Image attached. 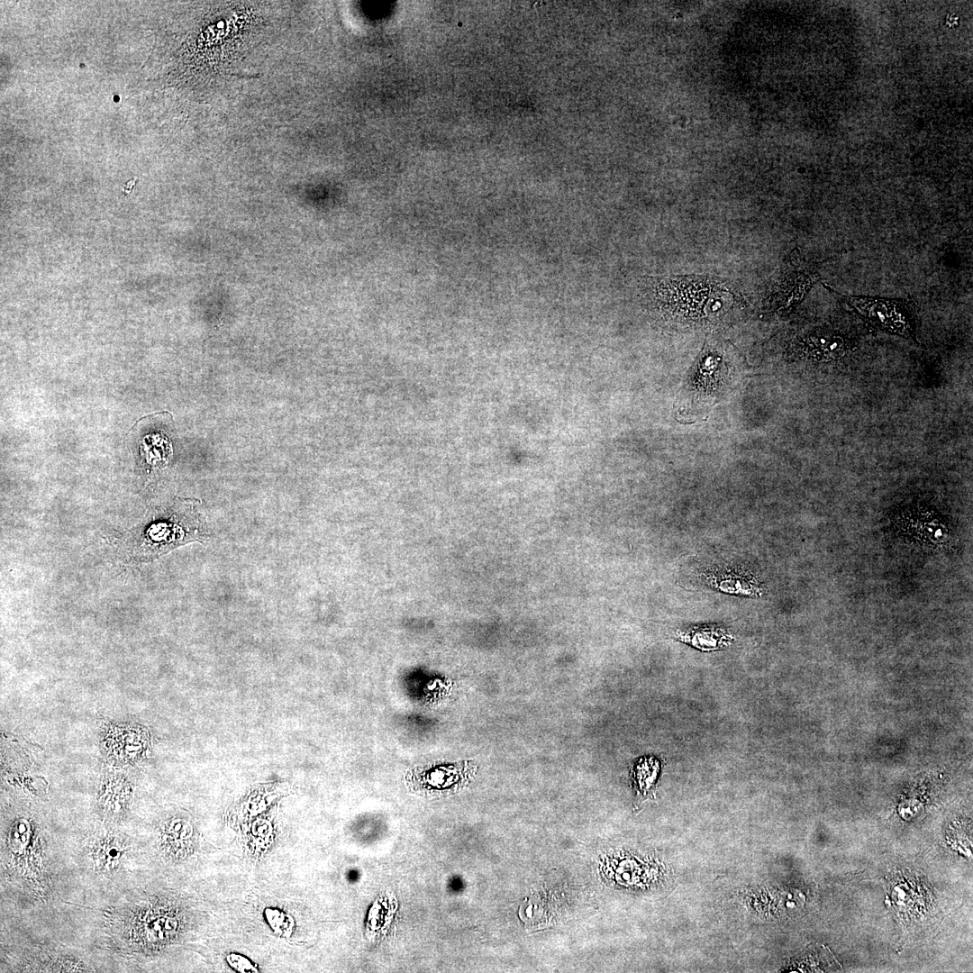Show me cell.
Segmentation results:
<instances>
[{"instance_id": "obj_1", "label": "cell", "mask_w": 973, "mask_h": 973, "mask_svg": "<svg viewBox=\"0 0 973 973\" xmlns=\"http://www.w3.org/2000/svg\"><path fill=\"white\" fill-rule=\"evenodd\" d=\"M654 295L674 313L698 317L741 300L729 283L709 275L666 277L655 282Z\"/></svg>"}, {"instance_id": "obj_2", "label": "cell", "mask_w": 973, "mask_h": 973, "mask_svg": "<svg viewBox=\"0 0 973 973\" xmlns=\"http://www.w3.org/2000/svg\"><path fill=\"white\" fill-rule=\"evenodd\" d=\"M824 286L871 328L917 342L915 309L912 302L878 296H846L827 285Z\"/></svg>"}, {"instance_id": "obj_3", "label": "cell", "mask_w": 973, "mask_h": 973, "mask_svg": "<svg viewBox=\"0 0 973 973\" xmlns=\"http://www.w3.org/2000/svg\"><path fill=\"white\" fill-rule=\"evenodd\" d=\"M819 279L816 269L797 250L787 258L779 280L772 292L777 312H788L798 305Z\"/></svg>"}, {"instance_id": "obj_4", "label": "cell", "mask_w": 973, "mask_h": 973, "mask_svg": "<svg viewBox=\"0 0 973 973\" xmlns=\"http://www.w3.org/2000/svg\"><path fill=\"white\" fill-rule=\"evenodd\" d=\"M676 637L678 641L703 651L727 648L734 640L727 628L714 624L691 626L685 630H678Z\"/></svg>"}, {"instance_id": "obj_5", "label": "cell", "mask_w": 973, "mask_h": 973, "mask_svg": "<svg viewBox=\"0 0 973 973\" xmlns=\"http://www.w3.org/2000/svg\"><path fill=\"white\" fill-rule=\"evenodd\" d=\"M804 341L805 353L816 360L841 359L851 349L849 340L836 333L812 334Z\"/></svg>"}, {"instance_id": "obj_6", "label": "cell", "mask_w": 973, "mask_h": 973, "mask_svg": "<svg viewBox=\"0 0 973 973\" xmlns=\"http://www.w3.org/2000/svg\"><path fill=\"white\" fill-rule=\"evenodd\" d=\"M706 580L710 586L721 589L723 592L741 594L744 596H755L759 591L753 576L735 570H720L716 568L707 571Z\"/></svg>"}, {"instance_id": "obj_7", "label": "cell", "mask_w": 973, "mask_h": 973, "mask_svg": "<svg viewBox=\"0 0 973 973\" xmlns=\"http://www.w3.org/2000/svg\"><path fill=\"white\" fill-rule=\"evenodd\" d=\"M519 914L525 924L528 926L535 925L541 922V918L543 915V910L533 899H525L519 909Z\"/></svg>"}]
</instances>
